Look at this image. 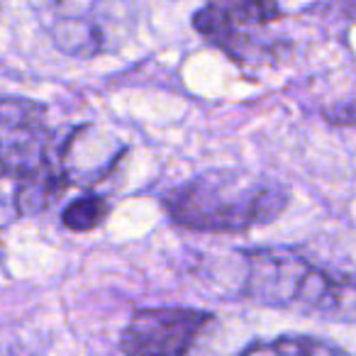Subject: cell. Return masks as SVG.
Returning <instances> with one entry per match:
<instances>
[{"instance_id":"obj_1","label":"cell","mask_w":356,"mask_h":356,"mask_svg":"<svg viewBox=\"0 0 356 356\" xmlns=\"http://www.w3.org/2000/svg\"><path fill=\"white\" fill-rule=\"evenodd\" d=\"M288 188L244 168H210L168 193L166 213L193 232L237 234L273 222L288 208Z\"/></svg>"},{"instance_id":"obj_2","label":"cell","mask_w":356,"mask_h":356,"mask_svg":"<svg viewBox=\"0 0 356 356\" xmlns=\"http://www.w3.org/2000/svg\"><path fill=\"white\" fill-rule=\"evenodd\" d=\"M244 259V296L252 300L330 320H356V273L332 271L286 247L254 249Z\"/></svg>"},{"instance_id":"obj_3","label":"cell","mask_w":356,"mask_h":356,"mask_svg":"<svg viewBox=\"0 0 356 356\" xmlns=\"http://www.w3.org/2000/svg\"><path fill=\"white\" fill-rule=\"evenodd\" d=\"M283 20L276 0H205L193 15V27L229 59H257L271 49L266 32Z\"/></svg>"},{"instance_id":"obj_4","label":"cell","mask_w":356,"mask_h":356,"mask_svg":"<svg viewBox=\"0 0 356 356\" xmlns=\"http://www.w3.org/2000/svg\"><path fill=\"white\" fill-rule=\"evenodd\" d=\"M54 154L44 105L27 98H0V178L20 181L47 166Z\"/></svg>"},{"instance_id":"obj_5","label":"cell","mask_w":356,"mask_h":356,"mask_svg":"<svg viewBox=\"0 0 356 356\" xmlns=\"http://www.w3.org/2000/svg\"><path fill=\"white\" fill-rule=\"evenodd\" d=\"M213 325V315L191 307H149L132 315L120 349L124 354H171L193 351L200 334Z\"/></svg>"},{"instance_id":"obj_6","label":"cell","mask_w":356,"mask_h":356,"mask_svg":"<svg viewBox=\"0 0 356 356\" xmlns=\"http://www.w3.org/2000/svg\"><path fill=\"white\" fill-rule=\"evenodd\" d=\"M54 44L64 54L88 59L105 51L100 0H32Z\"/></svg>"},{"instance_id":"obj_7","label":"cell","mask_w":356,"mask_h":356,"mask_svg":"<svg viewBox=\"0 0 356 356\" xmlns=\"http://www.w3.org/2000/svg\"><path fill=\"white\" fill-rule=\"evenodd\" d=\"M71 186L69 176L64 173V168L56 161V154L47 166H42L40 171L30 173V176L17 181V210L22 215H40L44 210H49L54 205L56 198L64 195V191Z\"/></svg>"},{"instance_id":"obj_8","label":"cell","mask_w":356,"mask_h":356,"mask_svg":"<svg viewBox=\"0 0 356 356\" xmlns=\"http://www.w3.org/2000/svg\"><path fill=\"white\" fill-rule=\"evenodd\" d=\"M339 346L330 344V341L315 339V337L305 334H286L276 337L268 341H254L244 349V354H259V356H320V354H339Z\"/></svg>"},{"instance_id":"obj_9","label":"cell","mask_w":356,"mask_h":356,"mask_svg":"<svg viewBox=\"0 0 356 356\" xmlns=\"http://www.w3.org/2000/svg\"><path fill=\"white\" fill-rule=\"evenodd\" d=\"M110 215V203L103 195H81V198L71 200L61 213V222L66 229L74 232H90V229L100 227L105 222V218Z\"/></svg>"},{"instance_id":"obj_10","label":"cell","mask_w":356,"mask_h":356,"mask_svg":"<svg viewBox=\"0 0 356 356\" xmlns=\"http://www.w3.org/2000/svg\"><path fill=\"white\" fill-rule=\"evenodd\" d=\"M337 6H339V10L344 13L349 20L356 22V0H337Z\"/></svg>"}]
</instances>
